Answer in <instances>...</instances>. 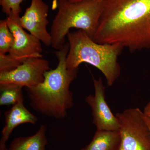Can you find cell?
<instances>
[{"label":"cell","mask_w":150,"mask_h":150,"mask_svg":"<svg viewBox=\"0 0 150 150\" xmlns=\"http://www.w3.org/2000/svg\"><path fill=\"white\" fill-rule=\"evenodd\" d=\"M69 50V45L67 43L56 51L57 67L46 71L43 82L34 87L25 88L31 107L43 115L56 119L65 118L67 110L74 105L70 86L76 77L79 69H67L66 61Z\"/></svg>","instance_id":"2"},{"label":"cell","mask_w":150,"mask_h":150,"mask_svg":"<svg viewBox=\"0 0 150 150\" xmlns=\"http://www.w3.org/2000/svg\"><path fill=\"white\" fill-rule=\"evenodd\" d=\"M19 18L7 16L6 19L14 41L8 54H0V73L14 69L29 58L43 57L40 40L25 31L20 23Z\"/></svg>","instance_id":"5"},{"label":"cell","mask_w":150,"mask_h":150,"mask_svg":"<svg viewBox=\"0 0 150 150\" xmlns=\"http://www.w3.org/2000/svg\"><path fill=\"white\" fill-rule=\"evenodd\" d=\"M143 112L146 116L150 118V101L145 106Z\"/></svg>","instance_id":"16"},{"label":"cell","mask_w":150,"mask_h":150,"mask_svg":"<svg viewBox=\"0 0 150 150\" xmlns=\"http://www.w3.org/2000/svg\"><path fill=\"white\" fill-rule=\"evenodd\" d=\"M24 0H0L2 11L7 16L15 18L20 17L21 12V4Z\"/></svg>","instance_id":"15"},{"label":"cell","mask_w":150,"mask_h":150,"mask_svg":"<svg viewBox=\"0 0 150 150\" xmlns=\"http://www.w3.org/2000/svg\"><path fill=\"white\" fill-rule=\"evenodd\" d=\"M120 142L118 150H150V131L144 114L139 108L116 114Z\"/></svg>","instance_id":"6"},{"label":"cell","mask_w":150,"mask_h":150,"mask_svg":"<svg viewBox=\"0 0 150 150\" xmlns=\"http://www.w3.org/2000/svg\"><path fill=\"white\" fill-rule=\"evenodd\" d=\"M119 130H97L91 142L80 150H118L120 144Z\"/></svg>","instance_id":"12"},{"label":"cell","mask_w":150,"mask_h":150,"mask_svg":"<svg viewBox=\"0 0 150 150\" xmlns=\"http://www.w3.org/2000/svg\"><path fill=\"white\" fill-rule=\"evenodd\" d=\"M50 69L49 62L43 57L29 58L14 69L0 73V88L34 87L43 82L44 74Z\"/></svg>","instance_id":"7"},{"label":"cell","mask_w":150,"mask_h":150,"mask_svg":"<svg viewBox=\"0 0 150 150\" xmlns=\"http://www.w3.org/2000/svg\"><path fill=\"white\" fill-rule=\"evenodd\" d=\"M14 38L5 19L0 21V54H6L13 46Z\"/></svg>","instance_id":"14"},{"label":"cell","mask_w":150,"mask_h":150,"mask_svg":"<svg viewBox=\"0 0 150 150\" xmlns=\"http://www.w3.org/2000/svg\"><path fill=\"white\" fill-rule=\"evenodd\" d=\"M5 125L2 131L1 142L6 143L14 129L19 125L29 123L35 124L38 121L36 116L28 110L23 104L20 101L13 105L4 113Z\"/></svg>","instance_id":"10"},{"label":"cell","mask_w":150,"mask_h":150,"mask_svg":"<svg viewBox=\"0 0 150 150\" xmlns=\"http://www.w3.org/2000/svg\"><path fill=\"white\" fill-rule=\"evenodd\" d=\"M58 2V11L50 30L51 47L58 50L62 48L72 28L83 30L93 39L103 11L104 1Z\"/></svg>","instance_id":"4"},{"label":"cell","mask_w":150,"mask_h":150,"mask_svg":"<svg viewBox=\"0 0 150 150\" xmlns=\"http://www.w3.org/2000/svg\"><path fill=\"white\" fill-rule=\"evenodd\" d=\"M56 2L60 1H67L71 2H78L85 1H104V0H54Z\"/></svg>","instance_id":"17"},{"label":"cell","mask_w":150,"mask_h":150,"mask_svg":"<svg viewBox=\"0 0 150 150\" xmlns=\"http://www.w3.org/2000/svg\"><path fill=\"white\" fill-rule=\"evenodd\" d=\"M46 132V126L41 125L34 135L15 139L8 150H46V146L48 143Z\"/></svg>","instance_id":"11"},{"label":"cell","mask_w":150,"mask_h":150,"mask_svg":"<svg viewBox=\"0 0 150 150\" xmlns=\"http://www.w3.org/2000/svg\"><path fill=\"white\" fill-rule=\"evenodd\" d=\"M94 94L86 98V102L90 106L93 116V123L97 130H118L119 123L116 115L110 110L105 96V86L101 78L93 77Z\"/></svg>","instance_id":"8"},{"label":"cell","mask_w":150,"mask_h":150,"mask_svg":"<svg viewBox=\"0 0 150 150\" xmlns=\"http://www.w3.org/2000/svg\"><path fill=\"white\" fill-rule=\"evenodd\" d=\"M22 88L20 86H11L1 89L0 105H13L23 101Z\"/></svg>","instance_id":"13"},{"label":"cell","mask_w":150,"mask_h":150,"mask_svg":"<svg viewBox=\"0 0 150 150\" xmlns=\"http://www.w3.org/2000/svg\"><path fill=\"white\" fill-rule=\"evenodd\" d=\"M49 6L43 0H31L30 6L19 18L23 28L27 30L47 47L51 45V34L47 31Z\"/></svg>","instance_id":"9"},{"label":"cell","mask_w":150,"mask_h":150,"mask_svg":"<svg viewBox=\"0 0 150 150\" xmlns=\"http://www.w3.org/2000/svg\"><path fill=\"white\" fill-rule=\"evenodd\" d=\"M93 40L117 43L131 52L150 48V0H104Z\"/></svg>","instance_id":"1"},{"label":"cell","mask_w":150,"mask_h":150,"mask_svg":"<svg viewBox=\"0 0 150 150\" xmlns=\"http://www.w3.org/2000/svg\"><path fill=\"white\" fill-rule=\"evenodd\" d=\"M67 37L69 45L66 61L67 69H75L83 63L89 64L102 73L107 85L111 86L121 73L118 59L123 46L117 43H96L81 30L70 31Z\"/></svg>","instance_id":"3"},{"label":"cell","mask_w":150,"mask_h":150,"mask_svg":"<svg viewBox=\"0 0 150 150\" xmlns=\"http://www.w3.org/2000/svg\"><path fill=\"white\" fill-rule=\"evenodd\" d=\"M0 150H8V149L6 147L5 143L0 142Z\"/></svg>","instance_id":"18"},{"label":"cell","mask_w":150,"mask_h":150,"mask_svg":"<svg viewBox=\"0 0 150 150\" xmlns=\"http://www.w3.org/2000/svg\"><path fill=\"white\" fill-rule=\"evenodd\" d=\"M144 117L145 121H146L148 127H149V129L150 131V118L149 117H147L144 115Z\"/></svg>","instance_id":"19"}]
</instances>
